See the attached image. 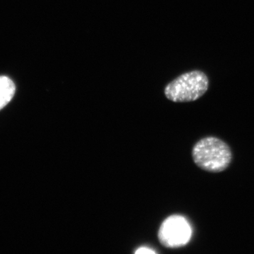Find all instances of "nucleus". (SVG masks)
I'll use <instances>...</instances> for the list:
<instances>
[{
  "instance_id": "obj_1",
  "label": "nucleus",
  "mask_w": 254,
  "mask_h": 254,
  "mask_svg": "<svg viewBox=\"0 0 254 254\" xmlns=\"http://www.w3.org/2000/svg\"><path fill=\"white\" fill-rule=\"evenodd\" d=\"M192 158L198 168L208 173L225 171L232 160L230 146L225 141L214 136L199 140L192 149Z\"/></svg>"
},
{
  "instance_id": "obj_2",
  "label": "nucleus",
  "mask_w": 254,
  "mask_h": 254,
  "mask_svg": "<svg viewBox=\"0 0 254 254\" xmlns=\"http://www.w3.org/2000/svg\"><path fill=\"white\" fill-rule=\"evenodd\" d=\"M209 80L203 71L185 73L170 82L164 90L165 96L175 103H187L199 99L208 91Z\"/></svg>"
},
{
  "instance_id": "obj_3",
  "label": "nucleus",
  "mask_w": 254,
  "mask_h": 254,
  "mask_svg": "<svg viewBox=\"0 0 254 254\" xmlns=\"http://www.w3.org/2000/svg\"><path fill=\"white\" fill-rule=\"evenodd\" d=\"M191 228L188 221L180 215H171L160 225L158 237L160 244L166 248H179L190 242Z\"/></svg>"
},
{
  "instance_id": "obj_4",
  "label": "nucleus",
  "mask_w": 254,
  "mask_h": 254,
  "mask_svg": "<svg viewBox=\"0 0 254 254\" xmlns=\"http://www.w3.org/2000/svg\"><path fill=\"white\" fill-rule=\"evenodd\" d=\"M16 92V86L11 78L0 76V110L12 100Z\"/></svg>"
},
{
  "instance_id": "obj_5",
  "label": "nucleus",
  "mask_w": 254,
  "mask_h": 254,
  "mask_svg": "<svg viewBox=\"0 0 254 254\" xmlns=\"http://www.w3.org/2000/svg\"><path fill=\"white\" fill-rule=\"evenodd\" d=\"M135 254H155V252L154 251L150 250L149 248H145V247H142V248L138 249V250H136L135 252Z\"/></svg>"
}]
</instances>
